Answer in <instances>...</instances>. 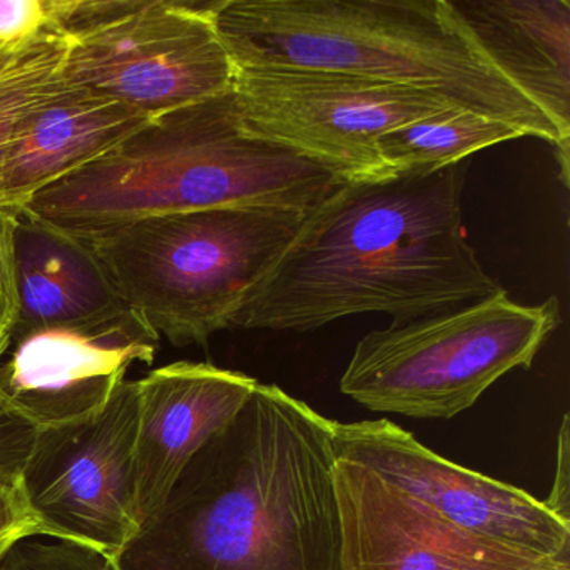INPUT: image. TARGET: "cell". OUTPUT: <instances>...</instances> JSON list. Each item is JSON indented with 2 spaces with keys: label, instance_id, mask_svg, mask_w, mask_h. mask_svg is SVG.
I'll return each mask as SVG.
<instances>
[{
  "label": "cell",
  "instance_id": "obj_1",
  "mask_svg": "<svg viewBox=\"0 0 570 570\" xmlns=\"http://www.w3.org/2000/svg\"><path fill=\"white\" fill-rule=\"evenodd\" d=\"M332 420L258 383L112 570H345Z\"/></svg>",
  "mask_w": 570,
  "mask_h": 570
},
{
  "label": "cell",
  "instance_id": "obj_2",
  "mask_svg": "<svg viewBox=\"0 0 570 570\" xmlns=\"http://www.w3.org/2000/svg\"><path fill=\"white\" fill-rule=\"evenodd\" d=\"M466 166L338 183L306 213L232 328L308 333L362 313L412 322L499 293L466 242Z\"/></svg>",
  "mask_w": 570,
  "mask_h": 570
},
{
  "label": "cell",
  "instance_id": "obj_3",
  "mask_svg": "<svg viewBox=\"0 0 570 570\" xmlns=\"http://www.w3.org/2000/svg\"><path fill=\"white\" fill-rule=\"evenodd\" d=\"M215 28L236 68L430 89L569 149V136L500 71L449 0H218Z\"/></svg>",
  "mask_w": 570,
  "mask_h": 570
},
{
  "label": "cell",
  "instance_id": "obj_4",
  "mask_svg": "<svg viewBox=\"0 0 570 570\" xmlns=\"http://www.w3.org/2000/svg\"><path fill=\"white\" fill-rule=\"evenodd\" d=\"M342 181L293 149L249 136L232 89L153 116L88 165L36 193L24 212L88 238L169 213L229 206L308 213Z\"/></svg>",
  "mask_w": 570,
  "mask_h": 570
},
{
  "label": "cell",
  "instance_id": "obj_5",
  "mask_svg": "<svg viewBox=\"0 0 570 570\" xmlns=\"http://www.w3.org/2000/svg\"><path fill=\"white\" fill-rule=\"evenodd\" d=\"M305 212L229 206L169 213L78 238L112 288L175 346L206 345L295 238Z\"/></svg>",
  "mask_w": 570,
  "mask_h": 570
},
{
  "label": "cell",
  "instance_id": "obj_6",
  "mask_svg": "<svg viewBox=\"0 0 570 570\" xmlns=\"http://www.w3.org/2000/svg\"><path fill=\"white\" fill-rule=\"evenodd\" d=\"M560 325L559 298L519 305L505 289L479 302L372 330L340 380L372 412L450 420L507 373L529 370Z\"/></svg>",
  "mask_w": 570,
  "mask_h": 570
},
{
  "label": "cell",
  "instance_id": "obj_7",
  "mask_svg": "<svg viewBox=\"0 0 570 570\" xmlns=\"http://www.w3.org/2000/svg\"><path fill=\"white\" fill-rule=\"evenodd\" d=\"M216 8L218 0H68L62 76L149 118L232 91L236 66Z\"/></svg>",
  "mask_w": 570,
  "mask_h": 570
},
{
  "label": "cell",
  "instance_id": "obj_8",
  "mask_svg": "<svg viewBox=\"0 0 570 570\" xmlns=\"http://www.w3.org/2000/svg\"><path fill=\"white\" fill-rule=\"evenodd\" d=\"M236 106L249 136L293 149L345 181L392 178L380 136L459 102L430 89L342 72L236 68Z\"/></svg>",
  "mask_w": 570,
  "mask_h": 570
},
{
  "label": "cell",
  "instance_id": "obj_9",
  "mask_svg": "<svg viewBox=\"0 0 570 570\" xmlns=\"http://www.w3.org/2000/svg\"><path fill=\"white\" fill-rule=\"evenodd\" d=\"M138 383L126 380L99 415L36 432L18 495L39 535L108 559L138 535Z\"/></svg>",
  "mask_w": 570,
  "mask_h": 570
},
{
  "label": "cell",
  "instance_id": "obj_10",
  "mask_svg": "<svg viewBox=\"0 0 570 570\" xmlns=\"http://www.w3.org/2000/svg\"><path fill=\"white\" fill-rule=\"evenodd\" d=\"M336 459L373 470L455 525L547 559L570 560V525L519 487L456 465L386 419L332 420Z\"/></svg>",
  "mask_w": 570,
  "mask_h": 570
},
{
  "label": "cell",
  "instance_id": "obj_11",
  "mask_svg": "<svg viewBox=\"0 0 570 570\" xmlns=\"http://www.w3.org/2000/svg\"><path fill=\"white\" fill-rule=\"evenodd\" d=\"M159 342L129 308L89 325L14 330L0 356V405L38 430L92 419L132 365L155 362Z\"/></svg>",
  "mask_w": 570,
  "mask_h": 570
},
{
  "label": "cell",
  "instance_id": "obj_12",
  "mask_svg": "<svg viewBox=\"0 0 570 570\" xmlns=\"http://www.w3.org/2000/svg\"><path fill=\"white\" fill-rule=\"evenodd\" d=\"M345 570H550L547 559L475 535L373 470L336 459Z\"/></svg>",
  "mask_w": 570,
  "mask_h": 570
},
{
  "label": "cell",
  "instance_id": "obj_13",
  "mask_svg": "<svg viewBox=\"0 0 570 570\" xmlns=\"http://www.w3.org/2000/svg\"><path fill=\"white\" fill-rule=\"evenodd\" d=\"M136 383V490L145 525L189 460L233 422L259 382L212 363L176 362L151 370Z\"/></svg>",
  "mask_w": 570,
  "mask_h": 570
},
{
  "label": "cell",
  "instance_id": "obj_14",
  "mask_svg": "<svg viewBox=\"0 0 570 570\" xmlns=\"http://www.w3.org/2000/svg\"><path fill=\"white\" fill-rule=\"evenodd\" d=\"M148 119L68 81L61 68L29 106L12 139L2 169L6 208L18 216L36 193L88 165Z\"/></svg>",
  "mask_w": 570,
  "mask_h": 570
},
{
  "label": "cell",
  "instance_id": "obj_15",
  "mask_svg": "<svg viewBox=\"0 0 570 570\" xmlns=\"http://www.w3.org/2000/svg\"><path fill=\"white\" fill-rule=\"evenodd\" d=\"M500 71L570 136V2H452Z\"/></svg>",
  "mask_w": 570,
  "mask_h": 570
},
{
  "label": "cell",
  "instance_id": "obj_16",
  "mask_svg": "<svg viewBox=\"0 0 570 570\" xmlns=\"http://www.w3.org/2000/svg\"><path fill=\"white\" fill-rule=\"evenodd\" d=\"M19 320L14 330L89 325L128 306L88 245L21 212L16 226Z\"/></svg>",
  "mask_w": 570,
  "mask_h": 570
},
{
  "label": "cell",
  "instance_id": "obj_17",
  "mask_svg": "<svg viewBox=\"0 0 570 570\" xmlns=\"http://www.w3.org/2000/svg\"><path fill=\"white\" fill-rule=\"evenodd\" d=\"M519 138H527L519 126L453 108L385 132L376 149L385 168L399 176L439 171L466 161L473 153Z\"/></svg>",
  "mask_w": 570,
  "mask_h": 570
},
{
  "label": "cell",
  "instance_id": "obj_18",
  "mask_svg": "<svg viewBox=\"0 0 570 570\" xmlns=\"http://www.w3.org/2000/svg\"><path fill=\"white\" fill-rule=\"evenodd\" d=\"M66 39L46 35L26 48L0 52V213L11 215L2 195V169L19 122L45 86L61 71ZM14 216V215H12Z\"/></svg>",
  "mask_w": 570,
  "mask_h": 570
},
{
  "label": "cell",
  "instance_id": "obj_19",
  "mask_svg": "<svg viewBox=\"0 0 570 570\" xmlns=\"http://www.w3.org/2000/svg\"><path fill=\"white\" fill-rule=\"evenodd\" d=\"M0 570H112L108 557L91 547L51 537L16 540L0 559Z\"/></svg>",
  "mask_w": 570,
  "mask_h": 570
},
{
  "label": "cell",
  "instance_id": "obj_20",
  "mask_svg": "<svg viewBox=\"0 0 570 570\" xmlns=\"http://www.w3.org/2000/svg\"><path fill=\"white\" fill-rule=\"evenodd\" d=\"M66 9L68 0H0V52L26 48L61 31Z\"/></svg>",
  "mask_w": 570,
  "mask_h": 570
},
{
  "label": "cell",
  "instance_id": "obj_21",
  "mask_svg": "<svg viewBox=\"0 0 570 570\" xmlns=\"http://www.w3.org/2000/svg\"><path fill=\"white\" fill-rule=\"evenodd\" d=\"M18 216L0 213V356L19 320L18 262H16Z\"/></svg>",
  "mask_w": 570,
  "mask_h": 570
},
{
  "label": "cell",
  "instance_id": "obj_22",
  "mask_svg": "<svg viewBox=\"0 0 570 570\" xmlns=\"http://www.w3.org/2000/svg\"><path fill=\"white\" fill-rule=\"evenodd\" d=\"M36 429L28 420L0 405V489L18 492L22 466L31 452Z\"/></svg>",
  "mask_w": 570,
  "mask_h": 570
},
{
  "label": "cell",
  "instance_id": "obj_23",
  "mask_svg": "<svg viewBox=\"0 0 570 570\" xmlns=\"http://www.w3.org/2000/svg\"><path fill=\"white\" fill-rule=\"evenodd\" d=\"M543 505L560 520L570 525V430L569 415H563L557 443V469L549 497Z\"/></svg>",
  "mask_w": 570,
  "mask_h": 570
},
{
  "label": "cell",
  "instance_id": "obj_24",
  "mask_svg": "<svg viewBox=\"0 0 570 570\" xmlns=\"http://www.w3.org/2000/svg\"><path fill=\"white\" fill-rule=\"evenodd\" d=\"M39 535L35 519L22 505L18 492L0 489V559L22 537Z\"/></svg>",
  "mask_w": 570,
  "mask_h": 570
},
{
  "label": "cell",
  "instance_id": "obj_25",
  "mask_svg": "<svg viewBox=\"0 0 570 570\" xmlns=\"http://www.w3.org/2000/svg\"><path fill=\"white\" fill-rule=\"evenodd\" d=\"M556 570H570V563H563V566H560L559 569Z\"/></svg>",
  "mask_w": 570,
  "mask_h": 570
},
{
  "label": "cell",
  "instance_id": "obj_26",
  "mask_svg": "<svg viewBox=\"0 0 570 570\" xmlns=\"http://www.w3.org/2000/svg\"><path fill=\"white\" fill-rule=\"evenodd\" d=\"M563 566V563H562ZM560 566H557V567H553V569H550V570H556V569H559Z\"/></svg>",
  "mask_w": 570,
  "mask_h": 570
}]
</instances>
